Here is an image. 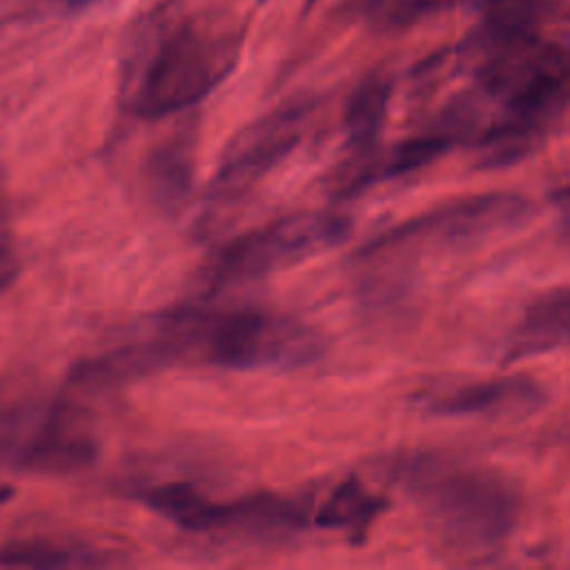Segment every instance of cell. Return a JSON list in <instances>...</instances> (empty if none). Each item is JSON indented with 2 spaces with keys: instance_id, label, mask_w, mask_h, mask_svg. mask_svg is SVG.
<instances>
[{
  "instance_id": "cell-1",
  "label": "cell",
  "mask_w": 570,
  "mask_h": 570,
  "mask_svg": "<svg viewBox=\"0 0 570 570\" xmlns=\"http://www.w3.org/2000/svg\"><path fill=\"white\" fill-rule=\"evenodd\" d=\"M245 29L214 9L165 16L151 24L129 76V107L158 120L205 100L236 67Z\"/></svg>"
},
{
  "instance_id": "cell-2",
  "label": "cell",
  "mask_w": 570,
  "mask_h": 570,
  "mask_svg": "<svg viewBox=\"0 0 570 570\" xmlns=\"http://www.w3.org/2000/svg\"><path fill=\"white\" fill-rule=\"evenodd\" d=\"M399 483L419 503L428 528L461 554L497 550L519 519V490L503 472L445 456H412Z\"/></svg>"
},
{
  "instance_id": "cell-3",
  "label": "cell",
  "mask_w": 570,
  "mask_h": 570,
  "mask_svg": "<svg viewBox=\"0 0 570 570\" xmlns=\"http://www.w3.org/2000/svg\"><path fill=\"white\" fill-rule=\"evenodd\" d=\"M156 325L169 332L185 356L220 370H296L321 354V338L307 325L261 309L174 307Z\"/></svg>"
},
{
  "instance_id": "cell-4",
  "label": "cell",
  "mask_w": 570,
  "mask_h": 570,
  "mask_svg": "<svg viewBox=\"0 0 570 570\" xmlns=\"http://www.w3.org/2000/svg\"><path fill=\"white\" fill-rule=\"evenodd\" d=\"M350 232L352 220L336 212L289 214L216 247L200 281L207 294L252 283L343 243Z\"/></svg>"
},
{
  "instance_id": "cell-5",
  "label": "cell",
  "mask_w": 570,
  "mask_h": 570,
  "mask_svg": "<svg viewBox=\"0 0 570 570\" xmlns=\"http://www.w3.org/2000/svg\"><path fill=\"white\" fill-rule=\"evenodd\" d=\"M534 205L514 191H488L452 200L439 209L410 218L372 238L356 252V261L387 254L399 247H459L525 225Z\"/></svg>"
},
{
  "instance_id": "cell-6",
  "label": "cell",
  "mask_w": 570,
  "mask_h": 570,
  "mask_svg": "<svg viewBox=\"0 0 570 570\" xmlns=\"http://www.w3.org/2000/svg\"><path fill=\"white\" fill-rule=\"evenodd\" d=\"M312 100H292L245 125L225 147L207 187L209 212L232 207L301 142Z\"/></svg>"
},
{
  "instance_id": "cell-7",
  "label": "cell",
  "mask_w": 570,
  "mask_h": 570,
  "mask_svg": "<svg viewBox=\"0 0 570 570\" xmlns=\"http://www.w3.org/2000/svg\"><path fill=\"white\" fill-rule=\"evenodd\" d=\"M390 96L392 80L379 71L363 78L350 94L343 111L345 158L330 178L338 198H352L363 191V174L379 151Z\"/></svg>"
},
{
  "instance_id": "cell-8",
  "label": "cell",
  "mask_w": 570,
  "mask_h": 570,
  "mask_svg": "<svg viewBox=\"0 0 570 570\" xmlns=\"http://www.w3.org/2000/svg\"><path fill=\"white\" fill-rule=\"evenodd\" d=\"M183 358L185 352L180 343L156 327L149 338L125 343L100 356L76 363L69 372L67 387L73 394H102L167 370Z\"/></svg>"
},
{
  "instance_id": "cell-9",
  "label": "cell",
  "mask_w": 570,
  "mask_h": 570,
  "mask_svg": "<svg viewBox=\"0 0 570 570\" xmlns=\"http://www.w3.org/2000/svg\"><path fill=\"white\" fill-rule=\"evenodd\" d=\"M548 401L546 387L530 376H497L490 381L468 383L443 394L430 396L425 410L436 416H485L517 419L530 416Z\"/></svg>"
},
{
  "instance_id": "cell-10",
  "label": "cell",
  "mask_w": 570,
  "mask_h": 570,
  "mask_svg": "<svg viewBox=\"0 0 570 570\" xmlns=\"http://www.w3.org/2000/svg\"><path fill=\"white\" fill-rule=\"evenodd\" d=\"M570 332L568 287H554L537 296L523 312L519 325L508 336L503 365L541 356L566 345Z\"/></svg>"
},
{
  "instance_id": "cell-11",
  "label": "cell",
  "mask_w": 570,
  "mask_h": 570,
  "mask_svg": "<svg viewBox=\"0 0 570 570\" xmlns=\"http://www.w3.org/2000/svg\"><path fill=\"white\" fill-rule=\"evenodd\" d=\"M194 176L196 158L189 136H174L154 147L142 169L149 198L165 212H176L189 200Z\"/></svg>"
},
{
  "instance_id": "cell-12",
  "label": "cell",
  "mask_w": 570,
  "mask_h": 570,
  "mask_svg": "<svg viewBox=\"0 0 570 570\" xmlns=\"http://www.w3.org/2000/svg\"><path fill=\"white\" fill-rule=\"evenodd\" d=\"M385 510V497L372 492L358 479H345L321 503L314 514V523L323 530L345 532L352 543H361Z\"/></svg>"
},
{
  "instance_id": "cell-13",
  "label": "cell",
  "mask_w": 570,
  "mask_h": 570,
  "mask_svg": "<svg viewBox=\"0 0 570 570\" xmlns=\"http://www.w3.org/2000/svg\"><path fill=\"white\" fill-rule=\"evenodd\" d=\"M134 497L154 514L169 521L183 532L212 534L216 501L205 497L196 485L185 481H169L147 485L134 492Z\"/></svg>"
},
{
  "instance_id": "cell-14",
  "label": "cell",
  "mask_w": 570,
  "mask_h": 570,
  "mask_svg": "<svg viewBox=\"0 0 570 570\" xmlns=\"http://www.w3.org/2000/svg\"><path fill=\"white\" fill-rule=\"evenodd\" d=\"M456 145V138L450 131H445L441 125H434L432 129L405 138L385 151L379 149L365 169L363 189H370L381 180H394L414 174L439 160L443 154L452 151Z\"/></svg>"
},
{
  "instance_id": "cell-15",
  "label": "cell",
  "mask_w": 570,
  "mask_h": 570,
  "mask_svg": "<svg viewBox=\"0 0 570 570\" xmlns=\"http://www.w3.org/2000/svg\"><path fill=\"white\" fill-rule=\"evenodd\" d=\"M111 559L105 550L56 539H18L0 546V568H89L107 566Z\"/></svg>"
},
{
  "instance_id": "cell-16",
  "label": "cell",
  "mask_w": 570,
  "mask_h": 570,
  "mask_svg": "<svg viewBox=\"0 0 570 570\" xmlns=\"http://www.w3.org/2000/svg\"><path fill=\"white\" fill-rule=\"evenodd\" d=\"M557 7L559 0H485L474 38L512 40L537 36Z\"/></svg>"
},
{
  "instance_id": "cell-17",
  "label": "cell",
  "mask_w": 570,
  "mask_h": 570,
  "mask_svg": "<svg viewBox=\"0 0 570 570\" xmlns=\"http://www.w3.org/2000/svg\"><path fill=\"white\" fill-rule=\"evenodd\" d=\"M452 0H365L363 16L374 29H403L445 9Z\"/></svg>"
},
{
  "instance_id": "cell-18",
  "label": "cell",
  "mask_w": 570,
  "mask_h": 570,
  "mask_svg": "<svg viewBox=\"0 0 570 570\" xmlns=\"http://www.w3.org/2000/svg\"><path fill=\"white\" fill-rule=\"evenodd\" d=\"M18 272H20L18 249L13 245L7 218H4L2 207H0V292H4L13 283Z\"/></svg>"
},
{
  "instance_id": "cell-19",
  "label": "cell",
  "mask_w": 570,
  "mask_h": 570,
  "mask_svg": "<svg viewBox=\"0 0 570 570\" xmlns=\"http://www.w3.org/2000/svg\"><path fill=\"white\" fill-rule=\"evenodd\" d=\"M16 494V490L11 485H0V505H4L7 501H11Z\"/></svg>"
},
{
  "instance_id": "cell-20",
  "label": "cell",
  "mask_w": 570,
  "mask_h": 570,
  "mask_svg": "<svg viewBox=\"0 0 570 570\" xmlns=\"http://www.w3.org/2000/svg\"><path fill=\"white\" fill-rule=\"evenodd\" d=\"M69 9H80V7H87V4H91L94 0H62Z\"/></svg>"
}]
</instances>
